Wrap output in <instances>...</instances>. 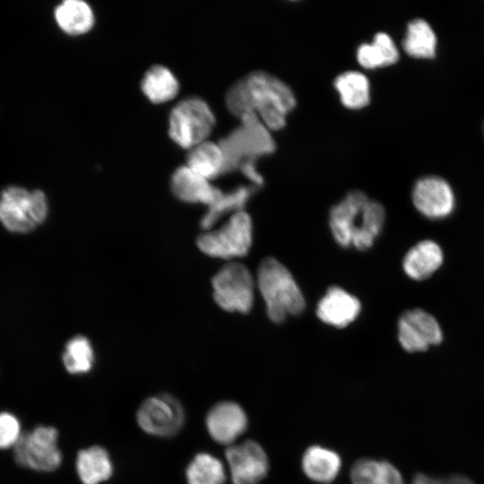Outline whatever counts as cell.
Wrapping results in <instances>:
<instances>
[{
	"label": "cell",
	"mask_w": 484,
	"mask_h": 484,
	"mask_svg": "<svg viewBox=\"0 0 484 484\" xmlns=\"http://www.w3.org/2000/svg\"><path fill=\"white\" fill-rule=\"evenodd\" d=\"M483 131H484V126H483Z\"/></svg>",
	"instance_id": "obj_32"
},
{
	"label": "cell",
	"mask_w": 484,
	"mask_h": 484,
	"mask_svg": "<svg viewBox=\"0 0 484 484\" xmlns=\"http://www.w3.org/2000/svg\"><path fill=\"white\" fill-rule=\"evenodd\" d=\"M58 432L50 426H38L22 433L13 448L14 461L19 466L38 471H53L62 462L57 446Z\"/></svg>",
	"instance_id": "obj_7"
},
{
	"label": "cell",
	"mask_w": 484,
	"mask_h": 484,
	"mask_svg": "<svg viewBox=\"0 0 484 484\" xmlns=\"http://www.w3.org/2000/svg\"><path fill=\"white\" fill-rule=\"evenodd\" d=\"M252 193L253 189L246 186L240 187L231 194H221L202 219L201 226L203 229H209L222 215L230 211H234V212L242 211Z\"/></svg>",
	"instance_id": "obj_29"
},
{
	"label": "cell",
	"mask_w": 484,
	"mask_h": 484,
	"mask_svg": "<svg viewBox=\"0 0 484 484\" xmlns=\"http://www.w3.org/2000/svg\"><path fill=\"white\" fill-rule=\"evenodd\" d=\"M188 484H223L226 479L221 462L207 453L197 454L186 471Z\"/></svg>",
	"instance_id": "obj_27"
},
{
	"label": "cell",
	"mask_w": 484,
	"mask_h": 484,
	"mask_svg": "<svg viewBox=\"0 0 484 484\" xmlns=\"http://www.w3.org/2000/svg\"><path fill=\"white\" fill-rule=\"evenodd\" d=\"M62 358L64 366L69 373H87L93 364V350L87 338L76 336L67 342Z\"/></svg>",
	"instance_id": "obj_28"
},
{
	"label": "cell",
	"mask_w": 484,
	"mask_h": 484,
	"mask_svg": "<svg viewBox=\"0 0 484 484\" xmlns=\"http://www.w3.org/2000/svg\"><path fill=\"white\" fill-rule=\"evenodd\" d=\"M357 59L363 67L375 69L396 63L399 51L388 34L378 32L370 43H362L358 48Z\"/></svg>",
	"instance_id": "obj_24"
},
{
	"label": "cell",
	"mask_w": 484,
	"mask_h": 484,
	"mask_svg": "<svg viewBox=\"0 0 484 484\" xmlns=\"http://www.w3.org/2000/svg\"><path fill=\"white\" fill-rule=\"evenodd\" d=\"M226 104L239 118L256 115L269 128L278 130L296 105L291 89L281 79L255 71L236 82L226 94Z\"/></svg>",
	"instance_id": "obj_1"
},
{
	"label": "cell",
	"mask_w": 484,
	"mask_h": 484,
	"mask_svg": "<svg viewBox=\"0 0 484 484\" xmlns=\"http://www.w3.org/2000/svg\"><path fill=\"white\" fill-rule=\"evenodd\" d=\"M436 44V33L427 21L418 18L408 23L402 47L410 56L433 58Z\"/></svg>",
	"instance_id": "obj_25"
},
{
	"label": "cell",
	"mask_w": 484,
	"mask_h": 484,
	"mask_svg": "<svg viewBox=\"0 0 484 484\" xmlns=\"http://www.w3.org/2000/svg\"><path fill=\"white\" fill-rule=\"evenodd\" d=\"M207 430L217 443L231 445L247 428V417L240 405L234 402H220L206 415Z\"/></svg>",
	"instance_id": "obj_14"
},
{
	"label": "cell",
	"mask_w": 484,
	"mask_h": 484,
	"mask_svg": "<svg viewBox=\"0 0 484 484\" xmlns=\"http://www.w3.org/2000/svg\"><path fill=\"white\" fill-rule=\"evenodd\" d=\"M22 434L17 417L7 411L0 412V449L13 447Z\"/></svg>",
	"instance_id": "obj_30"
},
{
	"label": "cell",
	"mask_w": 484,
	"mask_h": 484,
	"mask_svg": "<svg viewBox=\"0 0 484 484\" xmlns=\"http://www.w3.org/2000/svg\"><path fill=\"white\" fill-rule=\"evenodd\" d=\"M48 209L42 191L8 186L0 196V222L12 232L27 233L45 220Z\"/></svg>",
	"instance_id": "obj_5"
},
{
	"label": "cell",
	"mask_w": 484,
	"mask_h": 484,
	"mask_svg": "<svg viewBox=\"0 0 484 484\" xmlns=\"http://www.w3.org/2000/svg\"><path fill=\"white\" fill-rule=\"evenodd\" d=\"M252 238V220L242 210L231 214L219 229L202 234L197 239V246L209 256L232 259L248 253Z\"/></svg>",
	"instance_id": "obj_6"
},
{
	"label": "cell",
	"mask_w": 484,
	"mask_h": 484,
	"mask_svg": "<svg viewBox=\"0 0 484 484\" xmlns=\"http://www.w3.org/2000/svg\"><path fill=\"white\" fill-rule=\"evenodd\" d=\"M215 116L209 104L199 97L177 102L169 116V135L183 149L209 140L215 125Z\"/></svg>",
	"instance_id": "obj_4"
},
{
	"label": "cell",
	"mask_w": 484,
	"mask_h": 484,
	"mask_svg": "<svg viewBox=\"0 0 484 484\" xmlns=\"http://www.w3.org/2000/svg\"><path fill=\"white\" fill-rule=\"evenodd\" d=\"M256 286L263 297L269 318L281 323L305 309V298L290 272L278 260L267 257L260 264Z\"/></svg>",
	"instance_id": "obj_3"
},
{
	"label": "cell",
	"mask_w": 484,
	"mask_h": 484,
	"mask_svg": "<svg viewBox=\"0 0 484 484\" xmlns=\"http://www.w3.org/2000/svg\"><path fill=\"white\" fill-rule=\"evenodd\" d=\"M334 88L341 103L349 108H362L369 102V82L360 72L346 71L340 73L334 80Z\"/></svg>",
	"instance_id": "obj_26"
},
{
	"label": "cell",
	"mask_w": 484,
	"mask_h": 484,
	"mask_svg": "<svg viewBox=\"0 0 484 484\" xmlns=\"http://www.w3.org/2000/svg\"><path fill=\"white\" fill-rule=\"evenodd\" d=\"M383 205L353 190L330 211L329 226L335 241L343 247H371L385 222Z\"/></svg>",
	"instance_id": "obj_2"
},
{
	"label": "cell",
	"mask_w": 484,
	"mask_h": 484,
	"mask_svg": "<svg viewBox=\"0 0 484 484\" xmlns=\"http://www.w3.org/2000/svg\"><path fill=\"white\" fill-rule=\"evenodd\" d=\"M411 484H476L469 477L453 474L447 477H432L425 473H417Z\"/></svg>",
	"instance_id": "obj_31"
},
{
	"label": "cell",
	"mask_w": 484,
	"mask_h": 484,
	"mask_svg": "<svg viewBox=\"0 0 484 484\" xmlns=\"http://www.w3.org/2000/svg\"><path fill=\"white\" fill-rule=\"evenodd\" d=\"M215 302L229 312L247 313L253 307L255 282L242 264H225L212 278Z\"/></svg>",
	"instance_id": "obj_8"
},
{
	"label": "cell",
	"mask_w": 484,
	"mask_h": 484,
	"mask_svg": "<svg viewBox=\"0 0 484 484\" xmlns=\"http://www.w3.org/2000/svg\"><path fill=\"white\" fill-rule=\"evenodd\" d=\"M301 466L304 473L312 480L327 484L339 474L341 468L340 455L320 445L308 447L302 457Z\"/></svg>",
	"instance_id": "obj_20"
},
{
	"label": "cell",
	"mask_w": 484,
	"mask_h": 484,
	"mask_svg": "<svg viewBox=\"0 0 484 484\" xmlns=\"http://www.w3.org/2000/svg\"><path fill=\"white\" fill-rule=\"evenodd\" d=\"M136 418L141 428L148 434L168 437L180 430L185 413L175 397L163 393L147 398L139 407Z\"/></svg>",
	"instance_id": "obj_10"
},
{
	"label": "cell",
	"mask_w": 484,
	"mask_h": 484,
	"mask_svg": "<svg viewBox=\"0 0 484 484\" xmlns=\"http://www.w3.org/2000/svg\"><path fill=\"white\" fill-rule=\"evenodd\" d=\"M76 471L83 484H99L110 478L113 466L108 453L99 445H93L79 451Z\"/></svg>",
	"instance_id": "obj_22"
},
{
	"label": "cell",
	"mask_w": 484,
	"mask_h": 484,
	"mask_svg": "<svg viewBox=\"0 0 484 484\" xmlns=\"http://www.w3.org/2000/svg\"><path fill=\"white\" fill-rule=\"evenodd\" d=\"M170 186L173 194L187 203H204L211 206L221 194L210 180L194 172L187 166L179 167L172 175Z\"/></svg>",
	"instance_id": "obj_16"
},
{
	"label": "cell",
	"mask_w": 484,
	"mask_h": 484,
	"mask_svg": "<svg viewBox=\"0 0 484 484\" xmlns=\"http://www.w3.org/2000/svg\"><path fill=\"white\" fill-rule=\"evenodd\" d=\"M225 455L233 484H259L268 473V457L255 441L230 445Z\"/></svg>",
	"instance_id": "obj_12"
},
{
	"label": "cell",
	"mask_w": 484,
	"mask_h": 484,
	"mask_svg": "<svg viewBox=\"0 0 484 484\" xmlns=\"http://www.w3.org/2000/svg\"><path fill=\"white\" fill-rule=\"evenodd\" d=\"M179 88L176 74L163 65L149 67L141 80L143 95L153 104H163L174 99Z\"/></svg>",
	"instance_id": "obj_19"
},
{
	"label": "cell",
	"mask_w": 484,
	"mask_h": 484,
	"mask_svg": "<svg viewBox=\"0 0 484 484\" xmlns=\"http://www.w3.org/2000/svg\"><path fill=\"white\" fill-rule=\"evenodd\" d=\"M352 484H405L399 470L387 461L359 459L350 469Z\"/></svg>",
	"instance_id": "obj_23"
},
{
	"label": "cell",
	"mask_w": 484,
	"mask_h": 484,
	"mask_svg": "<svg viewBox=\"0 0 484 484\" xmlns=\"http://www.w3.org/2000/svg\"><path fill=\"white\" fill-rule=\"evenodd\" d=\"M240 119L242 124L232 134L227 146L220 144L226 156V167L232 160H245L244 163L255 161L275 149L270 129L256 115H246Z\"/></svg>",
	"instance_id": "obj_9"
},
{
	"label": "cell",
	"mask_w": 484,
	"mask_h": 484,
	"mask_svg": "<svg viewBox=\"0 0 484 484\" xmlns=\"http://www.w3.org/2000/svg\"><path fill=\"white\" fill-rule=\"evenodd\" d=\"M185 165L211 180L226 169V156L220 144L206 140L187 150Z\"/></svg>",
	"instance_id": "obj_21"
},
{
	"label": "cell",
	"mask_w": 484,
	"mask_h": 484,
	"mask_svg": "<svg viewBox=\"0 0 484 484\" xmlns=\"http://www.w3.org/2000/svg\"><path fill=\"white\" fill-rule=\"evenodd\" d=\"M416 209L430 220H442L454 210V193L449 183L437 176H425L416 181L412 189Z\"/></svg>",
	"instance_id": "obj_13"
},
{
	"label": "cell",
	"mask_w": 484,
	"mask_h": 484,
	"mask_svg": "<svg viewBox=\"0 0 484 484\" xmlns=\"http://www.w3.org/2000/svg\"><path fill=\"white\" fill-rule=\"evenodd\" d=\"M443 261L444 254L440 246L433 240L426 239L417 243L406 253L402 268L411 279L422 281L438 270Z\"/></svg>",
	"instance_id": "obj_17"
},
{
	"label": "cell",
	"mask_w": 484,
	"mask_h": 484,
	"mask_svg": "<svg viewBox=\"0 0 484 484\" xmlns=\"http://www.w3.org/2000/svg\"><path fill=\"white\" fill-rule=\"evenodd\" d=\"M398 340L408 352L426 351L443 341V332L436 319L417 308L404 312L398 320Z\"/></svg>",
	"instance_id": "obj_11"
},
{
	"label": "cell",
	"mask_w": 484,
	"mask_h": 484,
	"mask_svg": "<svg viewBox=\"0 0 484 484\" xmlns=\"http://www.w3.org/2000/svg\"><path fill=\"white\" fill-rule=\"evenodd\" d=\"M55 21L59 29L70 36L84 35L95 25L92 7L82 0H65L56 6Z\"/></svg>",
	"instance_id": "obj_18"
},
{
	"label": "cell",
	"mask_w": 484,
	"mask_h": 484,
	"mask_svg": "<svg viewBox=\"0 0 484 484\" xmlns=\"http://www.w3.org/2000/svg\"><path fill=\"white\" fill-rule=\"evenodd\" d=\"M361 309L359 300L340 287H331L316 307V315L324 323L342 328L352 323Z\"/></svg>",
	"instance_id": "obj_15"
}]
</instances>
